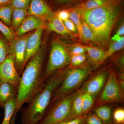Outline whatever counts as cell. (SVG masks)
Segmentation results:
<instances>
[{"label":"cell","mask_w":124,"mask_h":124,"mask_svg":"<svg viewBox=\"0 0 124 124\" xmlns=\"http://www.w3.org/2000/svg\"><path fill=\"white\" fill-rule=\"evenodd\" d=\"M54 14L63 22L69 19V11L67 10H59Z\"/></svg>","instance_id":"cell-34"},{"label":"cell","mask_w":124,"mask_h":124,"mask_svg":"<svg viewBox=\"0 0 124 124\" xmlns=\"http://www.w3.org/2000/svg\"><path fill=\"white\" fill-rule=\"evenodd\" d=\"M0 31L7 40L11 41L15 38V34L10 28L0 21Z\"/></svg>","instance_id":"cell-28"},{"label":"cell","mask_w":124,"mask_h":124,"mask_svg":"<svg viewBox=\"0 0 124 124\" xmlns=\"http://www.w3.org/2000/svg\"><path fill=\"white\" fill-rule=\"evenodd\" d=\"M124 25L122 24L117 30L116 35L120 37L124 36Z\"/></svg>","instance_id":"cell-36"},{"label":"cell","mask_w":124,"mask_h":124,"mask_svg":"<svg viewBox=\"0 0 124 124\" xmlns=\"http://www.w3.org/2000/svg\"><path fill=\"white\" fill-rule=\"evenodd\" d=\"M70 58V54L64 43L58 40L53 41L44 72L45 80L56 72L69 65Z\"/></svg>","instance_id":"cell-6"},{"label":"cell","mask_w":124,"mask_h":124,"mask_svg":"<svg viewBox=\"0 0 124 124\" xmlns=\"http://www.w3.org/2000/svg\"><path fill=\"white\" fill-rule=\"evenodd\" d=\"M14 8L11 5L0 6V19L5 24L10 25Z\"/></svg>","instance_id":"cell-21"},{"label":"cell","mask_w":124,"mask_h":124,"mask_svg":"<svg viewBox=\"0 0 124 124\" xmlns=\"http://www.w3.org/2000/svg\"><path fill=\"white\" fill-rule=\"evenodd\" d=\"M80 39L85 42H93L100 46L90 28L82 19Z\"/></svg>","instance_id":"cell-18"},{"label":"cell","mask_w":124,"mask_h":124,"mask_svg":"<svg viewBox=\"0 0 124 124\" xmlns=\"http://www.w3.org/2000/svg\"><path fill=\"white\" fill-rule=\"evenodd\" d=\"M81 120L79 118H77L69 122H66L67 124H80Z\"/></svg>","instance_id":"cell-37"},{"label":"cell","mask_w":124,"mask_h":124,"mask_svg":"<svg viewBox=\"0 0 124 124\" xmlns=\"http://www.w3.org/2000/svg\"><path fill=\"white\" fill-rule=\"evenodd\" d=\"M86 57V54H85L77 55H71L70 64L73 67L78 66L85 62Z\"/></svg>","instance_id":"cell-30"},{"label":"cell","mask_w":124,"mask_h":124,"mask_svg":"<svg viewBox=\"0 0 124 124\" xmlns=\"http://www.w3.org/2000/svg\"><path fill=\"white\" fill-rule=\"evenodd\" d=\"M106 84L99 98L101 102L119 101L122 99L123 93L114 72L108 74Z\"/></svg>","instance_id":"cell-8"},{"label":"cell","mask_w":124,"mask_h":124,"mask_svg":"<svg viewBox=\"0 0 124 124\" xmlns=\"http://www.w3.org/2000/svg\"><path fill=\"white\" fill-rule=\"evenodd\" d=\"M68 50L71 55H77L85 54L86 50L83 45H69L64 44Z\"/></svg>","instance_id":"cell-27"},{"label":"cell","mask_w":124,"mask_h":124,"mask_svg":"<svg viewBox=\"0 0 124 124\" xmlns=\"http://www.w3.org/2000/svg\"><path fill=\"white\" fill-rule=\"evenodd\" d=\"M8 54V48L4 40L0 38V64L5 61Z\"/></svg>","instance_id":"cell-31"},{"label":"cell","mask_w":124,"mask_h":124,"mask_svg":"<svg viewBox=\"0 0 124 124\" xmlns=\"http://www.w3.org/2000/svg\"></svg>","instance_id":"cell-41"},{"label":"cell","mask_w":124,"mask_h":124,"mask_svg":"<svg viewBox=\"0 0 124 124\" xmlns=\"http://www.w3.org/2000/svg\"><path fill=\"white\" fill-rule=\"evenodd\" d=\"M82 93L79 91L76 93L73 99L72 106V113L76 116H79L83 113L82 104Z\"/></svg>","instance_id":"cell-22"},{"label":"cell","mask_w":124,"mask_h":124,"mask_svg":"<svg viewBox=\"0 0 124 124\" xmlns=\"http://www.w3.org/2000/svg\"><path fill=\"white\" fill-rule=\"evenodd\" d=\"M120 15L115 2L95 8L81 10V18L89 27L100 46H107Z\"/></svg>","instance_id":"cell-2"},{"label":"cell","mask_w":124,"mask_h":124,"mask_svg":"<svg viewBox=\"0 0 124 124\" xmlns=\"http://www.w3.org/2000/svg\"><path fill=\"white\" fill-rule=\"evenodd\" d=\"M114 2L111 0H88L82 5V10L90 9L104 6Z\"/></svg>","instance_id":"cell-24"},{"label":"cell","mask_w":124,"mask_h":124,"mask_svg":"<svg viewBox=\"0 0 124 124\" xmlns=\"http://www.w3.org/2000/svg\"><path fill=\"white\" fill-rule=\"evenodd\" d=\"M88 124H102L101 121L96 115H92L88 118Z\"/></svg>","instance_id":"cell-35"},{"label":"cell","mask_w":124,"mask_h":124,"mask_svg":"<svg viewBox=\"0 0 124 124\" xmlns=\"http://www.w3.org/2000/svg\"><path fill=\"white\" fill-rule=\"evenodd\" d=\"M31 0H11L10 4L14 9H27Z\"/></svg>","instance_id":"cell-29"},{"label":"cell","mask_w":124,"mask_h":124,"mask_svg":"<svg viewBox=\"0 0 124 124\" xmlns=\"http://www.w3.org/2000/svg\"><path fill=\"white\" fill-rule=\"evenodd\" d=\"M124 36H122L118 40L113 41L109 45L108 50L105 52V54L102 60V63L113 54L124 48Z\"/></svg>","instance_id":"cell-20"},{"label":"cell","mask_w":124,"mask_h":124,"mask_svg":"<svg viewBox=\"0 0 124 124\" xmlns=\"http://www.w3.org/2000/svg\"><path fill=\"white\" fill-rule=\"evenodd\" d=\"M11 1V0H0V6L7 4Z\"/></svg>","instance_id":"cell-38"},{"label":"cell","mask_w":124,"mask_h":124,"mask_svg":"<svg viewBox=\"0 0 124 124\" xmlns=\"http://www.w3.org/2000/svg\"><path fill=\"white\" fill-rule=\"evenodd\" d=\"M91 70L86 67H75L66 70L61 84L53 93L50 104L67 95L76 88L89 75Z\"/></svg>","instance_id":"cell-4"},{"label":"cell","mask_w":124,"mask_h":124,"mask_svg":"<svg viewBox=\"0 0 124 124\" xmlns=\"http://www.w3.org/2000/svg\"><path fill=\"white\" fill-rule=\"evenodd\" d=\"M69 18L75 23L78 31L79 37L80 38L81 32V9H75L69 11Z\"/></svg>","instance_id":"cell-23"},{"label":"cell","mask_w":124,"mask_h":124,"mask_svg":"<svg viewBox=\"0 0 124 124\" xmlns=\"http://www.w3.org/2000/svg\"><path fill=\"white\" fill-rule=\"evenodd\" d=\"M13 98L5 104L4 117L1 124H10L11 119L14 116L16 110L17 99Z\"/></svg>","instance_id":"cell-17"},{"label":"cell","mask_w":124,"mask_h":124,"mask_svg":"<svg viewBox=\"0 0 124 124\" xmlns=\"http://www.w3.org/2000/svg\"><path fill=\"white\" fill-rule=\"evenodd\" d=\"M54 15L45 0H31L27 10V16H34L45 21H49Z\"/></svg>","instance_id":"cell-11"},{"label":"cell","mask_w":124,"mask_h":124,"mask_svg":"<svg viewBox=\"0 0 124 124\" xmlns=\"http://www.w3.org/2000/svg\"><path fill=\"white\" fill-rule=\"evenodd\" d=\"M63 22L65 26L68 31H70L72 33H73L76 34H78L79 36L77 28L75 25V23L70 18L66 21H63Z\"/></svg>","instance_id":"cell-33"},{"label":"cell","mask_w":124,"mask_h":124,"mask_svg":"<svg viewBox=\"0 0 124 124\" xmlns=\"http://www.w3.org/2000/svg\"><path fill=\"white\" fill-rule=\"evenodd\" d=\"M27 16V9H14L11 18L12 28L14 29L17 30Z\"/></svg>","instance_id":"cell-19"},{"label":"cell","mask_w":124,"mask_h":124,"mask_svg":"<svg viewBox=\"0 0 124 124\" xmlns=\"http://www.w3.org/2000/svg\"><path fill=\"white\" fill-rule=\"evenodd\" d=\"M45 57L44 50L40 48L26 64L21 77L16 98V110L11 122H15L17 113L23 105L31 100L44 84L43 66Z\"/></svg>","instance_id":"cell-1"},{"label":"cell","mask_w":124,"mask_h":124,"mask_svg":"<svg viewBox=\"0 0 124 124\" xmlns=\"http://www.w3.org/2000/svg\"><path fill=\"white\" fill-rule=\"evenodd\" d=\"M66 70L57 71L49 78L44 84L28 102L22 110V124H37L42 118L51 101L53 93L62 83Z\"/></svg>","instance_id":"cell-3"},{"label":"cell","mask_w":124,"mask_h":124,"mask_svg":"<svg viewBox=\"0 0 124 124\" xmlns=\"http://www.w3.org/2000/svg\"><path fill=\"white\" fill-rule=\"evenodd\" d=\"M44 29V28L36 29L33 33L30 34L28 38L26 44L24 67L29 59L40 48V46Z\"/></svg>","instance_id":"cell-12"},{"label":"cell","mask_w":124,"mask_h":124,"mask_svg":"<svg viewBox=\"0 0 124 124\" xmlns=\"http://www.w3.org/2000/svg\"><path fill=\"white\" fill-rule=\"evenodd\" d=\"M95 112L96 115L101 121L107 122L110 119L111 112L109 107L107 106L99 107L95 109Z\"/></svg>","instance_id":"cell-25"},{"label":"cell","mask_w":124,"mask_h":124,"mask_svg":"<svg viewBox=\"0 0 124 124\" xmlns=\"http://www.w3.org/2000/svg\"><path fill=\"white\" fill-rule=\"evenodd\" d=\"M71 0H58L60 2H64L65 1H68Z\"/></svg>","instance_id":"cell-39"},{"label":"cell","mask_w":124,"mask_h":124,"mask_svg":"<svg viewBox=\"0 0 124 124\" xmlns=\"http://www.w3.org/2000/svg\"><path fill=\"white\" fill-rule=\"evenodd\" d=\"M30 35L15 38L10 41L11 44L8 48L9 54L14 55L15 67L19 75L22 73L24 67L26 44Z\"/></svg>","instance_id":"cell-9"},{"label":"cell","mask_w":124,"mask_h":124,"mask_svg":"<svg viewBox=\"0 0 124 124\" xmlns=\"http://www.w3.org/2000/svg\"><path fill=\"white\" fill-rule=\"evenodd\" d=\"M67 124L66 122H60V123H58V124Z\"/></svg>","instance_id":"cell-40"},{"label":"cell","mask_w":124,"mask_h":124,"mask_svg":"<svg viewBox=\"0 0 124 124\" xmlns=\"http://www.w3.org/2000/svg\"><path fill=\"white\" fill-rule=\"evenodd\" d=\"M108 74L107 71H103L94 75L84 85L80 92L89 94L93 97L97 95L105 85Z\"/></svg>","instance_id":"cell-10"},{"label":"cell","mask_w":124,"mask_h":124,"mask_svg":"<svg viewBox=\"0 0 124 124\" xmlns=\"http://www.w3.org/2000/svg\"><path fill=\"white\" fill-rule=\"evenodd\" d=\"M83 46L86 50L90 59L93 63L98 65L102 63L105 51L102 49L94 46Z\"/></svg>","instance_id":"cell-16"},{"label":"cell","mask_w":124,"mask_h":124,"mask_svg":"<svg viewBox=\"0 0 124 124\" xmlns=\"http://www.w3.org/2000/svg\"><path fill=\"white\" fill-rule=\"evenodd\" d=\"M20 79L21 77L15 67L14 55L9 54L0 64V84L8 83L14 86L18 90Z\"/></svg>","instance_id":"cell-7"},{"label":"cell","mask_w":124,"mask_h":124,"mask_svg":"<svg viewBox=\"0 0 124 124\" xmlns=\"http://www.w3.org/2000/svg\"><path fill=\"white\" fill-rule=\"evenodd\" d=\"M114 120L118 124H121L124 121V110L123 108H118L113 114Z\"/></svg>","instance_id":"cell-32"},{"label":"cell","mask_w":124,"mask_h":124,"mask_svg":"<svg viewBox=\"0 0 124 124\" xmlns=\"http://www.w3.org/2000/svg\"><path fill=\"white\" fill-rule=\"evenodd\" d=\"M50 31L62 35H73L72 33L68 31L65 26L62 20L54 15V16L49 20L47 25Z\"/></svg>","instance_id":"cell-15"},{"label":"cell","mask_w":124,"mask_h":124,"mask_svg":"<svg viewBox=\"0 0 124 124\" xmlns=\"http://www.w3.org/2000/svg\"><path fill=\"white\" fill-rule=\"evenodd\" d=\"M17 89L10 84L7 83L0 84V107L4 108L5 104L9 100L17 97Z\"/></svg>","instance_id":"cell-14"},{"label":"cell","mask_w":124,"mask_h":124,"mask_svg":"<svg viewBox=\"0 0 124 124\" xmlns=\"http://www.w3.org/2000/svg\"><path fill=\"white\" fill-rule=\"evenodd\" d=\"M76 94L65 95L51 103L53 105L46 110L37 124H57L65 122L72 113V102Z\"/></svg>","instance_id":"cell-5"},{"label":"cell","mask_w":124,"mask_h":124,"mask_svg":"<svg viewBox=\"0 0 124 124\" xmlns=\"http://www.w3.org/2000/svg\"><path fill=\"white\" fill-rule=\"evenodd\" d=\"M46 27L45 20L34 16H27L16 30V35L20 37L30 31Z\"/></svg>","instance_id":"cell-13"},{"label":"cell","mask_w":124,"mask_h":124,"mask_svg":"<svg viewBox=\"0 0 124 124\" xmlns=\"http://www.w3.org/2000/svg\"><path fill=\"white\" fill-rule=\"evenodd\" d=\"M93 96L87 93H82V104L83 112L87 111L93 106Z\"/></svg>","instance_id":"cell-26"}]
</instances>
